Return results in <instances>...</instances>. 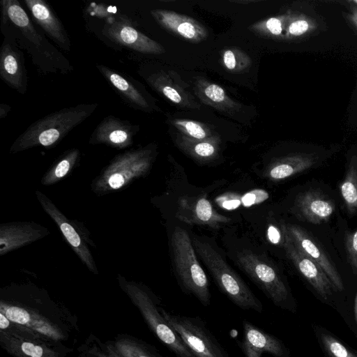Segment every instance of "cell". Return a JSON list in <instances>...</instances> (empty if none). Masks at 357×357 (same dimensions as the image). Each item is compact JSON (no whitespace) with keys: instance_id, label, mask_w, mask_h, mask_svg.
<instances>
[{"instance_id":"cell-1","label":"cell","mask_w":357,"mask_h":357,"mask_svg":"<svg viewBox=\"0 0 357 357\" xmlns=\"http://www.w3.org/2000/svg\"><path fill=\"white\" fill-rule=\"evenodd\" d=\"M0 312L11 321L58 342L68 340L79 329L75 314L45 291L33 288L2 291Z\"/></svg>"},{"instance_id":"cell-2","label":"cell","mask_w":357,"mask_h":357,"mask_svg":"<svg viewBox=\"0 0 357 357\" xmlns=\"http://www.w3.org/2000/svg\"><path fill=\"white\" fill-rule=\"evenodd\" d=\"M1 31L26 51L41 74H67L73 70L70 61L35 26L17 0H1Z\"/></svg>"},{"instance_id":"cell-3","label":"cell","mask_w":357,"mask_h":357,"mask_svg":"<svg viewBox=\"0 0 357 357\" xmlns=\"http://www.w3.org/2000/svg\"><path fill=\"white\" fill-rule=\"evenodd\" d=\"M97 103H83L49 114L31 123L15 141L11 151L34 146H51L83 123L97 109Z\"/></svg>"},{"instance_id":"cell-4","label":"cell","mask_w":357,"mask_h":357,"mask_svg":"<svg viewBox=\"0 0 357 357\" xmlns=\"http://www.w3.org/2000/svg\"><path fill=\"white\" fill-rule=\"evenodd\" d=\"M0 346L14 357H67L73 349L9 320L0 312Z\"/></svg>"},{"instance_id":"cell-5","label":"cell","mask_w":357,"mask_h":357,"mask_svg":"<svg viewBox=\"0 0 357 357\" xmlns=\"http://www.w3.org/2000/svg\"><path fill=\"white\" fill-rule=\"evenodd\" d=\"M192 245L219 288L233 303L245 310L262 311L260 301L210 244L194 237Z\"/></svg>"},{"instance_id":"cell-6","label":"cell","mask_w":357,"mask_h":357,"mask_svg":"<svg viewBox=\"0 0 357 357\" xmlns=\"http://www.w3.org/2000/svg\"><path fill=\"white\" fill-rule=\"evenodd\" d=\"M120 284L150 330L164 344L178 357H196L162 315L158 303L150 292L134 282L122 280Z\"/></svg>"},{"instance_id":"cell-7","label":"cell","mask_w":357,"mask_h":357,"mask_svg":"<svg viewBox=\"0 0 357 357\" xmlns=\"http://www.w3.org/2000/svg\"><path fill=\"white\" fill-rule=\"evenodd\" d=\"M176 271L183 286L205 306L211 295L206 275L198 262L196 252L188 232L176 227L172 237Z\"/></svg>"},{"instance_id":"cell-8","label":"cell","mask_w":357,"mask_h":357,"mask_svg":"<svg viewBox=\"0 0 357 357\" xmlns=\"http://www.w3.org/2000/svg\"><path fill=\"white\" fill-rule=\"evenodd\" d=\"M160 311L196 357H228L215 337L197 319L175 314L161 307Z\"/></svg>"},{"instance_id":"cell-9","label":"cell","mask_w":357,"mask_h":357,"mask_svg":"<svg viewBox=\"0 0 357 357\" xmlns=\"http://www.w3.org/2000/svg\"><path fill=\"white\" fill-rule=\"evenodd\" d=\"M237 261L275 305L284 306L288 300L289 291L273 266L250 250L239 252Z\"/></svg>"},{"instance_id":"cell-10","label":"cell","mask_w":357,"mask_h":357,"mask_svg":"<svg viewBox=\"0 0 357 357\" xmlns=\"http://www.w3.org/2000/svg\"><path fill=\"white\" fill-rule=\"evenodd\" d=\"M100 32L113 43L140 53L160 54L165 52L160 43L138 31L123 17H108Z\"/></svg>"},{"instance_id":"cell-11","label":"cell","mask_w":357,"mask_h":357,"mask_svg":"<svg viewBox=\"0 0 357 357\" xmlns=\"http://www.w3.org/2000/svg\"><path fill=\"white\" fill-rule=\"evenodd\" d=\"M96 68L128 106L146 112L156 109L149 94L135 79L101 64L96 65Z\"/></svg>"},{"instance_id":"cell-12","label":"cell","mask_w":357,"mask_h":357,"mask_svg":"<svg viewBox=\"0 0 357 357\" xmlns=\"http://www.w3.org/2000/svg\"><path fill=\"white\" fill-rule=\"evenodd\" d=\"M155 91L175 105L186 109H199L200 104L187 89V85L173 71L162 70L139 73Z\"/></svg>"},{"instance_id":"cell-13","label":"cell","mask_w":357,"mask_h":357,"mask_svg":"<svg viewBox=\"0 0 357 357\" xmlns=\"http://www.w3.org/2000/svg\"><path fill=\"white\" fill-rule=\"evenodd\" d=\"M0 77L19 93L26 92L28 75L24 54L13 40L6 36L0 50Z\"/></svg>"},{"instance_id":"cell-14","label":"cell","mask_w":357,"mask_h":357,"mask_svg":"<svg viewBox=\"0 0 357 357\" xmlns=\"http://www.w3.org/2000/svg\"><path fill=\"white\" fill-rule=\"evenodd\" d=\"M282 245L294 266L316 291L324 299L331 296L335 287L323 271L312 259L301 252L282 227Z\"/></svg>"},{"instance_id":"cell-15","label":"cell","mask_w":357,"mask_h":357,"mask_svg":"<svg viewBox=\"0 0 357 357\" xmlns=\"http://www.w3.org/2000/svg\"><path fill=\"white\" fill-rule=\"evenodd\" d=\"M282 227L297 248L323 269L335 288L339 291L343 290L344 285L340 275L319 244L298 225L287 224L282 225Z\"/></svg>"},{"instance_id":"cell-16","label":"cell","mask_w":357,"mask_h":357,"mask_svg":"<svg viewBox=\"0 0 357 357\" xmlns=\"http://www.w3.org/2000/svg\"><path fill=\"white\" fill-rule=\"evenodd\" d=\"M151 14L162 28L191 43L202 42L208 36L206 27L190 16L163 9L151 10Z\"/></svg>"},{"instance_id":"cell-17","label":"cell","mask_w":357,"mask_h":357,"mask_svg":"<svg viewBox=\"0 0 357 357\" xmlns=\"http://www.w3.org/2000/svg\"><path fill=\"white\" fill-rule=\"evenodd\" d=\"M139 126L113 115L105 116L92 132L91 144H106L123 148L132 144Z\"/></svg>"},{"instance_id":"cell-18","label":"cell","mask_w":357,"mask_h":357,"mask_svg":"<svg viewBox=\"0 0 357 357\" xmlns=\"http://www.w3.org/2000/svg\"><path fill=\"white\" fill-rule=\"evenodd\" d=\"M24 3L35 23L60 49L69 52L71 44L68 34L51 6L43 0H25Z\"/></svg>"},{"instance_id":"cell-19","label":"cell","mask_w":357,"mask_h":357,"mask_svg":"<svg viewBox=\"0 0 357 357\" xmlns=\"http://www.w3.org/2000/svg\"><path fill=\"white\" fill-rule=\"evenodd\" d=\"M294 211L299 219L313 224L327 221L335 211L333 202L321 192L310 190L297 197Z\"/></svg>"},{"instance_id":"cell-20","label":"cell","mask_w":357,"mask_h":357,"mask_svg":"<svg viewBox=\"0 0 357 357\" xmlns=\"http://www.w3.org/2000/svg\"><path fill=\"white\" fill-rule=\"evenodd\" d=\"M242 349L245 357H261L268 353L276 357L287 354L282 342L273 335L267 333L247 321L243 322Z\"/></svg>"},{"instance_id":"cell-21","label":"cell","mask_w":357,"mask_h":357,"mask_svg":"<svg viewBox=\"0 0 357 357\" xmlns=\"http://www.w3.org/2000/svg\"><path fill=\"white\" fill-rule=\"evenodd\" d=\"M194 92L202 103L218 111L231 114L241 107V105L229 98L220 86L202 77L195 78Z\"/></svg>"},{"instance_id":"cell-22","label":"cell","mask_w":357,"mask_h":357,"mask_svg":"<svg viewBox=\"0 0 357 357\" xmlns=\"http://www.w3.org/2000/svg\"><path fill=\"white\" fill-rule=\"evenodd\" d=\"M315 162L316 157L312 154L287 155L271 164L266 169V176L273 181L285 179L310 168Z\"/></svg>"},{"instance_id":"cell-23","label":"cell","mask_w":357,"mask_h":357,"mask_svg":"<svg viewBox=\"0 0 357 357\" xmlns=\"http://www.w3.org/2000/svg\"><path fill=\"white\" fill-rule=\"evenodd\" d=\"M36 194L44 208L58 224L68 241L76 250L89 268L95 272L96 269L93 267L90 252H89L85 246L82 245L81 238L73 227L68 223L63 215L52 205L51 202L46 199L45 196L43 195L40 192H37Z\"/></svg>"},{"instance_id":"cell-24","label":"cell","mask_w":357,"mask_h":357,"mask_svg":"<svg viewBox=\"0 0 357 357\" xmlns=\"http://www.w3.org/2000/svg\"><path fill=\"white\" fill-rule=\"evenodd\" d=\"M176 143L184 153L197 160L204 162L210 161L217 156L221 140L218 135L204 139H197L180 133L176 137Z\"/></svg>"},{"instance_id":"cell-25","label":"cell","mask_w":357,"mask_h":357,"mask_svg":"<svg viewBox=\"0 0 357 357\" xmlns=\"http://www.w3.org/2000/svg\"><path fill=\"white\" fill-rule=\"evenodd\" d=\"M113 342L123 357H161L153 347L129 334L116 335Z\"/></svg>"},{"instance_id":"cell-26","label":"cell","mask_w":357,"mask_h":357,"mask_svg":"<svg viewBox=\"0 0 357 357\" xmlns=\"http://www.w3.org/2000/svg\"><path fill=\"white\" fill-rule=\"evenodd\" d=\"M291 12L262 20L251 24L248 29L259 36L274 39L284 40L285 29Z\"/></svg>"},{"instance_id":"cell-27","label":"cell","mask_w":357,"mask_h":357,"mask_svg":"<svg viewBox=\"0 0 357 357\" xmlns=\"http://www.w3.org/2000/svg\"><path fill=\"white\" fill-rule=\"evenodd\" d=\"M317 29L316 21L303 13L291 12L285 32L284 40L299 39L312 33Z\"/></svg>"},{"instance_id":"cell-28","label":"cell","mask_w":357,"mask_h":357,"mask_svg":"<svg viewBox=\"0 0 357 357\" xmlns=\"http://www.w3.org/2000/svg\"><path fill=\"white\" fill-rule=\"evenodd\" d=\"M192 222L216 227L229 222L227 217L219 214L214 210L210 202L206 198H200L195 202L192 209Z\"/></svg>"},{"instance_id":"cell-29","label":"cell","mask_w":357,"mask_h":357,"mask_svg":"<svg viewBox=\"0 0 357 357\" xmlns=\"http://www.w3.org/2000/svg\"><path fill=\"white\" fill-rule=\"evenodd\" d=\"M170 123L181 134L193 139H204L212 137L217 134L206 124L189 119H175Z\"/></svg>"},{"instance_id":"cell-30","label":"cell","mask_w":357,"mask_h":357,"mask_svg":"<svg viewBox=\"0 0 357 357\" xmlns=\"http://www.w3.org/2000/svg\"><path fill=\"white\" fill-rule=\"evenodd\" d=\"M222 63L225 68L234 73L246 71L251 66L250 57L238 48L230 47L221 52Z\"/></svg>"},{"instance_id":"cell-31","label":"cell","mask_w":357,"mask_h":357,"mask_svg":"<svg viewBox=\"0 0 357 357\" xmlns=\"http://www.w3.org/2000/svg\"><path fill=\"white\" fill-rule=\"evenodd\" d=\"M77 350L85 351L98 357H123L115 348L113 340L104 342L93 333L89 335Z\"/></svg>"},{"instance_id":"cell-32","label":"cell","mask_w":357,"mask_h":357,"mask_svg":"<svg viewBox=\"0 0 357 357\" xmlns=\"http://www.w3.org/2000/svg\"><path fill=\"white\" fill-rule=\"evenodd\" d=\"M340 189L347 210L354 213L357 209V170L353 166L349 168Z\"/></svg>"},{"instance_id":"cell-33","label":"cell","mask_w":357,"mask_h":357,"mask_svg":"<svg viewBox=\"0 0 357 357\" xmlns=\"http://www.w3.org/2000/svg\"><path fill=\"white\" fill-rule=\"evenodd\" d=\"M320 338L326 351L330 357H357L333 336L322 333Z\"/></svg>"},{"instance_id":"cell-34","label":"cell","mask_w":357,"mask_h":357,"mask_svg":"<svg viewBox=\"0 0 357 357\" xmlns=\"http://www.w3.org/2000/svg\"><path fill=\"white\" fill-rule=\"evenodd\" d=\"M345 247L349 262L357 273V230L345 234Z\"/></svg>"},{"instance_id":"cell-35","label":"cell","mask_w":357,"mask_h":357,"mask_svg":"<svg viewBox=\"0 0 357 357\" xmlns=\"http://www.w3.org/2000/svg\"><path fill=\"white\" fill-rule=\"evenodd\" d=\"M349 12L346 14L347 21L357 31V5L351 3L350 0L346 1Z\"/></svg>"},{"instance_id":"cell-36","label":"cell","mask_w":357,"mask_h":357,"mask_svg":"<svg viewBox=\"0 0 357 357\" xmlns=\"http://www.w3.org/2000/svg\"><path fill=\"white\" fill-rule=\"evenodd\" d=\"M108 183L110 187L114 189H117L123 185L124 178L121 174H114L109 177Z\"/></svg>"},{"instance_id":"cell-37","label":"cell","mask_w":357,"mask_h":357,"mask_svg":"<svg viewBox=\"0 0 357 357\" xmlns=\"http://www.w3.org/2000/svg\"><path fill=\"white\" fill-rule=\"evenodd\" d=\"M268 235L270 241L273 243H278L281 241L282 236L280 231L273 226L269 227Z\"/></svg>"},{"instance_id":"cell-38","label":"cell","mask_w":357,"mask_h":357,"mask_svg":"<svg viewBox=\"0 0 357 357\" xmlns=\"http://www.w3.org/2000/svg\"><path fill=\"white\" fill-rule=\"evenodd\" d=\"M11 109V106L1 103L0 104V119H3L7 116L8 114Z\"/></svg>"},{"instance_id":"cell-39","label":"cell","mask_w":357,"mask_h":357,"mask_svg":"<svg viewBox=\"0 0 357 357\" xmlns=\"http://www.w3.org/2000/svg\"><path fill=\"white\" fill-rule=\"evenodd\" d=\"M78 351H79L78 357H98L92 354H90V353L86 352L83 350H78Z\"/></svg>"},{"instance_id":"cell-40","label":"cell","mask_w":357,"mask_h":357,"mask_svg":"<svg viewBox=\"0 0 357 357\" xmlns=\"http://www.w3.org/2000/svg\"><path fill=\"white\" fill-rule=\"evenodd\" d=\"M234 3H255L259 1V0H249V1H230Z\"/></svg>"},{"instance_id":"cell-41","label":"cell","mask_w":357,"mask_h":357,"mask_svg":"<svg viewBox=\"0 0 357 357\" xmlns=\"http://www.w3.org/2000/svg\"><path fill=\"white\" fill-rule=\"evenodd\" d=\"M354 317H355V321L357 324V294L355 298V304H354Z\"/></svg>"},{"instance_id":"cell-42","label":"cell","mask_w":357,"mask_h":357,"mask_svg":"<svg viewBox=\"0 0 357 357\" xmlns=\"http://www.w3.org/2000/svg\"><path fill=\"white\" fill-rule=\"evenodd\" d=\"M350 1L356 5H357V0H350Z\"/></svg>"}]
</instances>
